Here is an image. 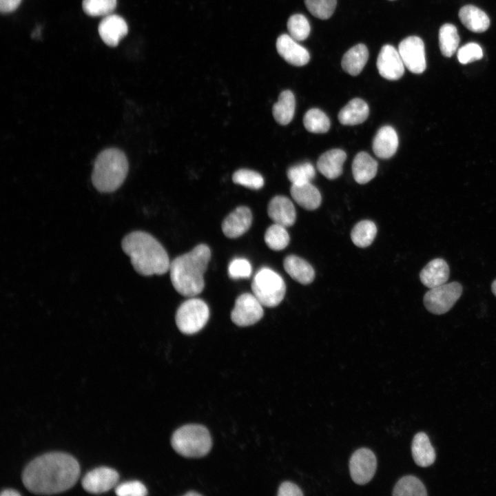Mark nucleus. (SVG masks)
Here are the masks:
<instances>
[{"mask_svg": "<svg viewBox=\"0 0 496 496\" xmlns=\"http://www.w3.org/2000/svg\"><path fill=\"white\" fill-rule=\"evenodd\" d=\"M80 475L77 460L70 454L60 452L41 455L24 468L21 478L30 493L50 495L72 488Z\"/></svg>", "mask_w": 496, "mask_h": 496, "instance_id": "nucleus-1", "label": "nucleus"}, {"mask_svg": "<svg viewBox=\"0 0 496 496\" xmlns=\"http://www.w3.org/2000/svg\"><path fill=\"white\" fill-rule=\"evenodd\" d=\"M121 247L139 274L162 275L169 271L170 261L167 251L151 234L142 231L130 232L123 238Z\"/></svg>", "mask_w": 496, "mask_h": 496, "instance_id": "nucleus-2", "label": "nucleus"}, {"mask_svg": "<svg viewBox=\"0 0 496 496\" xmlns=\"http://www.w3.org/2000/svg\"><path fill=\"white\" fill-rule=\"evenodd\" d=\"M210 258L209 247L205 244H200L170 262L171 282L178 293L192 298L203 290L204 273Z\"/></svg>", "mask_w": 496, "mask_h": 496, "instance_id": "nucleus-3", "label": "nucleus"}, {"mask_svg": "<svg viewBox=\"0 0 496 496\" xmlns=\"http://www.w3.org/2000/svg\"><path fill=\"white\" fill-rule=\"evenodd\" d=\"M128 172V161L123 152L117 148L103 150L96 157L92 182L101 192H112L124 182Z\"/></svg>", "mask_w": 496, "mask_h": 496, "instance_id": "nucleus-4", "label": "nucleus"}, {"mask_svg": "<svg viewBox=\"0 0 496 496\" xmlns=\"http://www.w3.org/2000/svg\"><path fill=\"white\" fill-rule=\"evenodd\" d=\"M173 448L187 457H200L207 455L211 447V438L207 428L199 424H187L172 435Z\"/></svg>", "mask_w": 496, "mask_h": 496, "instance_id": "nucleus-5", "label": "nucleus"}, {"mask_svg": "<svg viewBox=\"0 0 496 496\" xmlns=\"http://www.w3.org/2000/svg\"><path fill=\"white\" fill-rule=\"evenodd\" d=\"M251 289L263 306L274 307L283 300L286 285L278 273L269 268L263 267L254 276Z\"/></svg>", "mask_w": 496, "mask_h": 496, "instance_id": "nucleus-6", "label": "nucleus"}, {"mask_svg": "<svg viewBox=\"0 0 496 496\" xmlns=\"http://www.w3.org/2000/svg\"><path fill=\"white\" fill-rule=\"evenodd\" d=\"M209 317L207 304L201 299L191 298L178 308L175 320L178 329L184 334H194L200 331Z\"/></svg>", "mask_w": 496, "mask_h": 496, "instance_id": "nucleus-7", "label": "nucleus"}, {"mask_svg": "<svg viewBox=\"0 0 496 496\" xmlns=\"http://www.w3.org/2000/svg\"><path fill=\"white\" fill-rule=\"evenodd\" d=\"M462 293V286L459 282L445 283L430 289L424 296V304L433 314H444L453 307Z\"/></svg>", "mask_w": 496, "mask_h": 496, "instance_id": "nucleus-8", "label": "nucleus"}, {"mask_svg": "<svg viewBox=\"0 0 496 496\" xmlns=\"http://www.w3.org/2000/svg\"><path fill=\"white\" fill-rule=\"evenodd\" d=\"M262 306L253 293H242L235 301L231 312V321L239 327L253 325L262 318Z\"/></svg>", "mask_w": 496, "mask_h": 496, "instance_id": "nucleus-9", "label": "nucleus"}, {"mask_svg": "<svg viewBox=\"0 0 496 496\" xmlns=\"http://www.w3.org/2000/svg\"><path fill=\"white\" fill-rule=\"evenodd\" d=\"M398 52L404 66L412 73L421 74L426 70L424 44L420 37L411 36L403 39Z\"/></svg>", "mask_w": 496, "mask_h": 496, "instance_id": "nucleus-10", "label": "nucleus"}, {"mask_svg": "<svg viewBox=\"0 0 496 496\" xmlns=\"http://www.w3.org/2000/svg\"><path fill=\"white\" fill-rule=\"evenodd\" d=\"M377 467V459L374 453L369 448H360L356 450L349 460V471L353 481L358 484L368 483L374 476Z\"/></svg>", "mask_w": 496, "mask_h": 496, "instance_id": "nucleus-11", "label": "nucleus"}, {"mask_svg": "<svg viewBox=\"0 0 496 496\" xmlns=\"http://www.w3.org/2000/svg\"><path fill=\"white\" fill-rule=\"evenodd\" d=\"M119 479L118 472L111 468L101 466L88 473L82 479V486L90 493L99 494L110 490Z\"/></svg>", "mask_w": 496, "mask_h": 496, "instance_id": "nucleus-12", "label": "nucleus"}, {"mask_svg": "<svg viewBox=\"0 0 496 496\" xmlns=\"http://www.w3.org/2000/svg\"><path fill=\"white\" fill-rule=\"evenodd\" d=\"M376 65L379 74L388 80H398L404 72V65L400 53L391 45H384L381 48Z\"/></svg>", "mask_w": 496, "mask_h": 496, "instance_id": "nucleus-13", "label": "nucleus"}, {"mask_svg": "<svg viewBox=\"0 0 496 496\" xmlns=\"http://www.w3.org/2000/svg\"><path fill=\"white\" fill-rule=\"evenodd\" d=\"M252 213L246 206H240L231 211L223 220L222 230L229 238H236L244 234L252 223Z\"/></svg>", "mask_w": 496, "mask_h": 496, "instance_id": "nucleus-14", "label": "nucleus"}, {"mask_svg": "<svg viewBox=\"0 0 496 496\" xmlns=\"http://www.w3.org/2000/svg\"><path fill=\"white\" fill-rule=\"evenodd\" d=\"M276 49L281 57L295 66L308 63L310 55L306 48L298 43L289 34H281L276 41Z\"/></svg>", "mask_w": 496, "mask_h": 496, "instance_id": "nucleus-15", "label": "nucleus"}, {"mask_svg": "<svg viewBox=\"0 0 496 496\" xmlns=\"http://www.w3.org/2000/svg\"><path fill=\"white\" fill-rule=\"evenodd\" d=\"M267 213L274 223L287 227L296 219L295 207L291 200L284 196H274L269 203Z\"/></svg>", "mask_w": 496, "mask_h": 496, "instance_id": "nucleus-16", "label": "nucleus"}, {"mask_svg": "<svg viewBox=\"0 0 496 496\" xmlns=\"http://www.w3.org/2000/svg\"><path fill=\"white\" fill-rule=\"evenodd\" d=\"M99 33L102 40L112 47L116 46L128 31L125 21L116 14L105 16L99 25Z\"/></svg>", "mask_w": 496, "mask_h": 496, "instance_id": "nucleus-17", "label": "nucleus"}, {"mask_svg": "<svg viewBox=\"0 0 496 496\" xmlns=\"http://www.w3.org/2000/svg\"><path fill=\"white\" fill-rule=\"evenodd\" d=\"M373 151L380 158L393 156L398 147V136L394 128L389 125L380 127L373 140Z\"/></svg>", "mask_w": 496, "mask_h": 496, "instance_id": "nucleus-18", "label": "nucleus"}, {"mask_svg": "<svg viewBox=\"0 0 496 496\" xmlns=\"http://www.w3.org/2000/svg\"><path fill=\"white\" fill-rule=\"evenodd\" d=\"M450 269L442 258L431 260L420 273L422 283L430 289L445 284L449 278Z\"/></svg>", "mask_w": 496, "mask_h": 496, "instance_id": "nucleus-19", "label": "nucleus"}, {"mask_svg": "<svg viewBox=\"0 0 496 496\" xmlns=\"http://www.w3.org/2000/svg\"><path fill=\"white\" fill-rule=\"evenodd\" d=\"M347 158L344 151L333 149L323 153L317 161L318 171L329 179H335L342 173L343 164Z\"/></svg>", "mask_w": 496, "mask_h": 496, "instance_id": "nucleus-20", "label": "nucleus"}, {"mask_svg": "<svg viewBox=\"0 0 496 496\" xmlns=\"http://www.w3.org/2000/svg\"><path fill=\"white\" fill-rule=\"evenodd\" d=\"M286 272L296 282L302 285H308L313 282L315 271L312 266L302 258L289 255L283 262Z\"/></svg>", "mask_w": 496, "mask_h": 496, "instance_id": "nucleus-21", "label": "nucleus"}, {"mask_svg": "<svg viewBox=\"0 0 496 496\" xmlns=\"http://www.w3.org/2000/svg\"><path fill=\"white\" fill-rule=\"evenodd\" d=\"M411 452L415 463L419 466L427 467L435 461V451L428 435L424 432H419L415 435L412 442Z\"/></svg>", "mask_w": 496, "mask_h": 496, "instance_id": "nucleus-22", "label": "nucleus"}, {"mask_svg": "<svg viewBox=\"0 0 496 496\" xmlns=\"http://www.w3.org/2000/svg\"><path fill=\"white\" fill-rule=\"evenodd\" d=\"M290 193L293 199L300 206L307 210L316 209L321 204V194L311 183L292 185Z\"/></svg>", "mask_w": 496, "mask_h": 496, "instance_id": "nucleus-23", "label": "nucleus"}, {"mask_svg": "<svg viewBox=\"0 0 496 496\" xmlns=\"http://www.w3.org/2000/svg\"><path fill=\"white\" fill-rule=\"evenodd\" d=\"M369 114L367 103L361 99L351 100L338 114L340 123L344 125H355L365 121Z\"/></svg>", "mask_w": 496, "mask_h": 496, "instance_id": "nucleus-24", "label": "nucleus"}, {"mask_svg": "<svg viewBox=\"0 0 496 496\" xmlns=\"http://www.w3.org/2000/svg\"><path fill=\"white\" fill-rule=\"evenodd\" d=\"M378 172V163L368 153L360 152L352 163V173L355 180L365 184L372 180Z\"/></svg>", "mask_w": 496, "mask_h": 496, "instance_id": "nucleus-25", "label": "nucleus"}, {"mask_svg": "<svg viewBox=\"0 0 496 496\" xmlns=\"http://www.w3.org/2000/svg\"><path fill=\"white\" fill-rule=\"evenodd\" d=\"M459 18L462 23L473 32H483L490 25L488 15L481 9L472 5L462 7L459 11Z\"/></svg>", "mask_w": 496, "mask_h": 496, "instance_id": "nucleus-26", "label": "nucleus"}, {"mask_svg": "<svg viewBox=\"0 0 496 496\" xmlns=\"http://www.w3.org/2000/svg\"><path fill=\"white\" fill-rule=\"evenodd\" d=\"M369 59L366 46L359 43L350 48L343 56L341 61L342 69L352 76L358 75Z\"/></svg>", "mask_w": 496, "mask_h": 496, "instance_id": "nucleus-27", "label": "nucleus"}, {"mask_svg": "<svg viewBox=\"0 0 496 496\" xmlns=\"http://www.w3.org/2000/svg\"><path fill=\"white\" fill-rule=\"evenodd\" d=\"M296 109V99L289 90L282 91L278 101L274 103L272 113L274 119L282 125L289 124L293 118Z\"/></svg>", "mask_w": 496, "mask_h": 496, "instance_id": "nucleus-28", "label": "nucleus"}, {"mask_svg": "<svg viewBox=\"0 0 496 496\" xmlns=\"http://www.w3.org/2000/svg\"><path fill=\"white\" fill-rule=\"evenodd\" d=\"M377 234L375 224L369 220L358 222L352 229L351 238L355 245L364 248L373 241Z\"/></svg>", "mask_w": 496, "mask_h": 496, "instance_id": "nucleus-29", "label": "nucleus"}, {"mask_svg": "<svg viewBox=\"0 0 496 496\" xmlns=\"http://www.w3.org/2000/svg\"><path fill=\"white\" fill-rule=\"evenodd\" d=\"M394 496H426V489L417 477L406 475L400 478L393 490Z\"/></svg>", "mask_w": 496, "mask_h": 496, "instance_id": "nucleus-30", "label": "nucleus"}, {"mask_svg": "<svg viewBox=\"0 0 496 496\" xmlns=\"http://www.w3.org/2000/svg\"><path fill=\"white\" fill-rule=\"evenodd\" d=\"M459 43V37L454 25L446 23L440 28L439 45L444 56H452L456 52Z\"/></svg>", "mask_w": 496, "mask_h": 496, "instance_id": "nucleus-31", "label": "nucleus"}, {"mask_svg": "<svg viewBox=\"0 0 496 496\" xmlns=\"http://www.w3.org/2000/svg\"><path fill=\"white\" fill-rule=\"evenodd\" d=\"M303 124L307 130L316 134L325 133L330 128L329 117L318 108H311L305 113Z\"/></svg>", "mask_w": 496, "mask_h": 496, "instance_id": "nucleus-32", "label": "nucleus"}, {"mask_svg": "<svg viewBox=\"0 0 496 496\" xmlns=\"http://www.w3.org/2000/svg\"><path fill=\"white\" fill-rule=\"evenodd\" d=\"M290 240L289 235L285 227L273 223L269 226L265 234V242L272 250L284 249Z\"/></svg>", "mask_w": 496, "mask_h": 496, "instance_id": "nucleus-33", "label": "nucleus"}, {"mask_svg": "<svg viewBox=\"0 0 496 496\" xmlns=\"http://www.w3.org/2000/svg\"><path fill=\"white\" fill-rule=\"evenodd\" d=\"M287 176L292 185H300L311 183L316 176V171L311 163L305 162L290 167Z\"/></svg>", "mask_w": 496, "mask_h": 496, "instance_id": "nucleus-34", "label": "nucleus"}, {"mask_svg": "<svg viewBox=\"0 0 496 496\" xmlns=\"http://www.w3.org/2000/svg\"><path fill=\"white\" fill-rule=\"evenodd\" d=\"M289 35L296 41L305 40L310 33V24L307 19L301 14L291 15L287 21Z\"/></svg>", "mask_w": 496, "mask_h": 496, "instance_id": "nucleus-35", "label": "nucleus"}, {"mask_svg": "<svg viewBox=\"0 0 496 496\" xmlns=\"http://www.w3.org/2000/svg\"><path fill=\"white\" fill-rule=\"evenodd\" d=\"M233 182L251 189H259L264 185L262 175L248 169H240L236 171L232 176Z\"/></svg>", "mask_w": 496, "mask_h": 496, "instance_id": "nucleus-36", "label": "nucleus"}, {"mask_svg": "<svg viewBox=\"0 0 496 496\" xmlns=\"http://www.w3.org/2000/svg\"><path fill=\"white\" fill-rule=\"evenodd\" d=\"M84 12L92 17L107 16L115 9L116 0H83Z\"/></svg>", "mask_w": 496, "mask_h": 496, "instance_id": "nucleus-37", "label": "nucleus"}, {"mask_svg": "<svg viewBox=\"0 0 496 496\" xmlns=\"http://www.w3.org/2000/svg\"><path fill=\"white\" fill-rule=\"evenodd\" d=\"M310 13L320 19H327L333 14L336 0H304Z\"/></svg>", "mask_w": 496, "mask_h": 496, "instance_id": "nucleus-38", "label": "nucleus"}, {"mask_svg": "<svg viewBox=\"0 0 496 496\" xmlns=\"http://www.w3.org/2000/svg\"><path fill=\"white\" fill-rule=\"evenodd\" d=\"M483 56L482 49L476 43H468L460 48L457 52V59L459 63L467 64Z\"/></svg>", "mask_w": 496, "mask_h": 496, "instance_id": "nucleus-39", "label": "nucleus"}, {"mask_svg": "<svg viewBox=\"0 0 496 496\" xmlns=\"http://www.w3.org/2000/svg\"><path fill=\"white\" fill-rule=\"evenodd\" d=\"M228 273L232 279L247 278L251 273V264L245 258H235L229 265Z\"/></svg>", "mask_w": 496, "mask_h": 496, "instance_id": "nucleus-40", "label": "nucleus"}, {"mask_svg": "<svg viewBox=\"0 0 496 496\" xmlns=\"http://www.w3.org/2000/svg\"><path fill=\"white\" fill-rule=\"evenodd\" d=\"M115 493L119 496H144L147 491L143 484L135 480L119 484L116 487Z\"/></svg>", "mask_w": 496, "mask_h": 496, "instance_id": "nucleus-41", "label": "nucleus"}, {"mask_svg": "<svg viewBox=\"0 0 496 496\" xmlns=\"http://www.w3.org/2000/svg\"><path fill=\"white\" fill-rule=\"evenodd\" d=\"M278 496H302L303 493L301 489L295 484L291 482H284L279 486L278 491Z\"/></svg>", "mask_w": 496, "mask_h": 496, "instance_id": "nucleus-42", "label": "nucleus"}, {"mask_svg": "<svg viewBox=\"0 0 496 496\" xmlns=\"http://www.w3.org/2000/svg\"><path fill=\"white\" fill-rule=\"evenodd\" d=\"M21 0H0V10L2 13H8L15 10Z\"/></svg>", "mask_w": 496, "mask_h": 496, "instance_id": "nucleus-43", "label": "nucleus"}, {"mask_svg": "<svg viewBox=\"0 0 496 496\" xmlns=\"http://www.w3.org/2000/svg\"><path fill=\"white\" fill-rule=\"evenodd\" d=\"M1 496H18L20 493L13 489H5L0 494Z\"/></svg>", "mask_w": 496, "mask_h": 496, "instance_id": "nucleus-44", "label": "nucleus"}, {"mask_svg": "<svg viewBox=\"0 0 496 496\" xmlns=\"http://www.w3.org/2000/svg\"><path fill=\"white\" fill-rule=\"evenodd\" d=\"M491 290L493 294L496 296V279L493 282L491 285Z\"/></svg>", "mask_w": 496, "mask_h": 496, "instance_id": "nucleus-45", "label": "nucleus"}, {"mask_svg": "<svg viewBox=\"0 0 496 496\" xmlns=\"http://www.w3.org/2000/svg\"><path fill=\"white\" fill-rule=\"evenodd\" d=\"M185 496H195V495H200L198 493H196L195 491H189L188 493H186L185 494Z\"/></svg>", "mask_w": 496, "mask_h": 496, "instance_id": "nucleus-46", "label": "nucleus"}]
</instances>
